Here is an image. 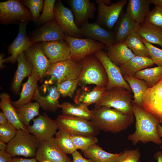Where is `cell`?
<instances>
[{"label": "cell", "mask_w": 162, "mask_h": 162, "mask_svg": "<svg viewBox=\"0 0 162 162\" xmlns=\"http://www.w3.org/2000/svg\"><path fill=\"white\" fill-rule=\"evenodd\" d=\"M134 115L135 120V131L129 135L128 139L134 145L140 142L143 143L152 142L160 145L162 141L158 132V119L142 107L133 102Z\"/></svg>", "instance_id": "6da1fadb"}, {"label": "cell", "mask_w": 162, "mask_h": 162, "mask_svg": "<svg viewBox=\"0 0 162 162\" xmlns=\"http://www.w3.org/2000/svg\"><path fill=\"white\" fill-rule=\"evenodd\" d=\"M91 120L99 130L113 133L126 129L134 122V115H128L105 106L95 107Z\"/></svg>", "instance_id": "7a4b0ae2"}, {"label": "cell", "mask_w": 162, "mask_h": 162, "mask_svg": "<svg viewBox=\"0 0 162 162\" xmlns=\"http://www.w3.org/2000/svg\"><path fill=\"white\" fill-rule=\"evenodd\" d=\"M83 67L82 61L71 59L51 63L46 71L45 76L49 79L45 81L44 85H56L64 81L77 79Z\"/></svg>", "instance_id": "3957f363"}, {"label": "cell", "mask_w": 162, "mask_h": 162, "mask_svg": "<svg viewBox=\"0 0 162 162\" xmlns=\"http://www.w3.org/2000/svg\"><path fill=\"white\" fill-rule=\"evenodd\" d=\"M131 93L126 88L116 87L106 89L95 107L105 106L128 115H134Z\"/></svg>", "instance_id": "277c9868"}, {"label": "cell", "mask_w": 162, "mask_h": 162, "mask_svg": "<svg viewBox=\"0 0 162 162\" xmlns=\"http://www.w3.org/2000/svg\"><path fill=\"white\" fill-rule=\"evenodd\" d=\"M82 62L83 67L77 79L78 83L106 87L108 79L105 70L101 62L94 55L86 56Z\"/></svg>", "instance_id": "5b68a950"}, {"label": "cell", "mask_w": 162, "mask_h": 162, "mask_svg": "<svg viewBox=\"0 0 162 162\" xmlns=\"http://www.w3.org/2000/svg\"><path fill=\"white\" fill-rule=\"evenodd\" d=\"M40 143L32 134L19 129L14 137L7 144L6 151L13 157L21 156L34 158Z\"/></svg>", "instance_id": "8992f818"}, {"label": "cell", "mask_w": 162, "mask_h": 162, "mask_svg": "<svg viewBox=\"0 0 162 162\" xmlns=\"http://www.w3.org/2000/svg\"><path fill=\"white\" fill-rule=\"evenodd\" d=\"M56 120L58 129L70 135L95 136L99 133V129L91 121L86 119L62 114Z\"/></svg>", "instance_id": "52a82bcc"}, {"label": "cell", "mask_w": 162, "mask_h": 162, "mask_svg": "<svg viewBox=\"0 0 162 162\" xmlns=\"http://www.w3.org/2000/svg\"><path fill=\"white\" fill-rule=\"evenodd\" d=\"M32 20L29 9L18 0L0 2V23L1 24H16Z\"/></svg>", "instance_id": "ba28073f"}, {"label": "cell", "mask_w": 162, "mask_h": 162, "mask_svg": "<svg viewBox=\"0 0 162 162\" xmlns=\"http://www.w3.org/2000/svg\"><path fill=\"white\" fill-rule=\"evenodd\" d=\"M65 40L69 44L71 60L80 62L86 56L102 50L105 45L93 39L75 38L65 34Z\"/></svg>", "instance_id": "9c48e42d"}, {"label": "cell", "mask_w": 162, "mask_h": 162, "mask_svg": "<svg viewBox=\"0 0 162 162\" xmlns=\"http://www.w3.org/2000/svg\"><path fill=\"white\" fill-rule=\"evenodd\" d=\"M95 1L97 4L96 22L104 28L112 31L128 1L119 0L109 5L103 3L101 0Z\"/></svg>", "instance_id": "30bf717a"}, {"label": "cell", "mask_w": 162, "mask_h": 162, "mask_svg": "<svg viewBox=\"0 0 162 162\" xmlns=\"http://www.w3.org/2000/svg\"><path fill=\"white\" fill-rule=\"evenodd\" d=\"M94 54L101 62L105 70L108 79L106 89L120 87L126 88L131 93L132 92L130 87L123 78L120 67L112 62L106 52L102 50Z\"/></svg>", "instance_id": "8fae6325"}, {"label": "cell", "mask_w": 162, "mask_h": 162, "mask_svg": "<svg viewBox=\"0 0 162 162\" xmlns=\"http://www.w3.org/2000/svg\"><path fill=\"white\" fill-rule=\"evenodd\" d=\"M54 16L55 19L65 34L74 38H82L80 30L75 23L72 11L64 6L61 0L56 2Z\"/></svg>", "instance_id": "7c38bea8"}, {"label": "cell", "mask_w": 162, "mask_h": 162, "mask_svg": "<svg viewBox=\"0 0 162 162\" xmlns=\"http://www.w3.org/2000/svg\"><path fill=\"white\" fill-rule=\"evenodd\" d=\"M33 124L27 128L40 142L52 137L58 129L56 120L51 118L46 113L40 115L32 120Z\"/></svg>", "instance_id": "4fadbf2b"}, {"label": "cell", "mask_w": 162, "mask_h": 162, "mask_svg": "<svg viewBox=\"0 0 162 162\" xmlns=\"http://www.w3.org/2000/svg\"><path fill=\"white\" fill-rule=\"evenodd\" d=\"M35 158L38 161L47 160L51 162H72L59 147L55 138L40 142Z\"/></svg>", "instance_id": "5bb4252c"}, {"label": "cell", "mask_w": 162, "mask_h": 162, "mask_svg": "<svg viewBox=\"0 0 162 162\" xmlns=\"http://www.w3.org/2000/svg\"><path fill=\"white\" fill-rule=\"evenodd\" d=\"M142 107L162 123V79L146 89L143 95Z\"/></svg>", "instance_id": "9a60e30c"}, {"label": "cell", "mask_w": 162, "mask_h": 162, "mask_svg": "<svg viewBox=\"0 0 162 162\" xmlns=\"http://www.w3.org/2000/svg\"><path fill=\"white\" fill-rule=\"evenodd\" d=\"M40 44L51 63L71 59L70 46L65 40L42 42Z\"/></svg>", "instance_id": "2e32d148"}, {"label": "cell", "mask_w": 162, "mask_h": 162, "mask_svg": "<svg viewBox=\"0 0 162 162\" xmlns=\"http://www.w3.org/2000/svg\"><path fill=\"white\" fill-rule=\"evenodd\" d=\"M24 52L32 64V71L35 73L39 80H42L51 63L43 52L40 44L35 43Z\"/></svg>", "instance_id": "e0dca14e"}, {"label": "cell", "mask_w": 162, "mask_h": 162, "mask_svg": "<svg viewBox=\"0 0 162 162\" xmlns=\"http://www.w3.org/2000/svg\"><path fill=\"white\" fill-rule=\"evenodd\" d=\"M29 38L31 42L34 43L39 42L65 40V34L55 19L44 23Z\"/></svg>", "instance_id": "ac0fdd59"}, {"label": "cell", "mask_w": 162, "mask_h": 162, "mask_svg": "<svg viewBox=\"0 0 162 162\" xmlns=\"http://www.w3.org/2000/svg\"><path fill=\"white\" fill-rule=\"evenodd\" d=\"M27 22H22L20 23L18 35L8 47V52L11 55L4 58V63H15L20 53L27 50L35 44L31 42L27 36L26 26Z\"/></svg>", "instance_id": "d6986e66"}, {"label": "cell", "mask_w": 162, "mask_h": 162, "mask_svg": "<svg viewBox=\"0 0 162 162\" xmlns=\"http://www.w3.org/2000/svg\"><path fill=\"white\" fill-rule=\"evenodd\" d=\"M80 28L82 37L93 39L106 46L115 43L113 31L104 28L96 22L90 23L86 21Z\"/></svg>", "instance_id": "ffe728a7"}, {"label": "cell", "mask_w": 162, "mask_h": 162, "mask_svg": "<svg viewBox=\"0 0 162 162\" xmlns=\"http://www.w3.org/2000/svg\"><path fill=\"white\" fill-rule=\"evenodd\" d=\"M76 26L80 28L89 19L94 18V13L97 9L94 3L89 0H68Z\"/></svg>", "instance_id": "44dd1931"}, {"label": "cell", "mask_w": 162, "mask_h": 162, "mask_svg": "<svg viewBox=\"0 0 162 162\" xmlns=\"http://www.w3.org/2000/svg\"><path fill=\"white\" fill-rule=\"evenodd\" d=\"M139 25L123 10L112 30L115 43L123 42L130 35L136 32Z\"/></svg>", "instance_id": "7402d4cb"}, {"label": "cell", "mask_w": 162, "mask_h": 162, "mask_svg": "<svg viewBox=\"0 0 162 162\" xmlns=\"http://www.w3.org/2000/svg\"><path fill=\"white\" fill-rule=\"evenodd\" d=\"M16 61L17 67L10 86V91L16 95L20 94L23 80L31 74L32 65L28 60L24 52L18 56Z\"/></svg>", "instance_id": "603a6c76"}, {"label": "cell", "mask_w": 162, "mask_h": 162, "mask_svg": "<svg viewBox=\"0 0 162 162\" xmlns=\"http://www.w3.org/2000/svg\"><path fill=\"white\" fill-rule=\"evenodd\" d=\"M47 91L46 95L41 94L37 87L35 90L33 99L38 102L40 107L44 111L55 112L59 108V99L61 95L58 92L56 86H44Z\"/></svg>", "instance_id": "cb8c5ba5"}, {"label": "cell", "mask_w": 162, "mask_h": 162, "mask_svg": "<svg viewBox=\"0 0 162 162\" xmlns=\"http://www.w3.org/2000/svg\"><path fill=\"white\" fill-rule=\"evenodd\" d=\"M104 48L109 59L119 67L135 56L124 42L105 45Z\"/></svg>", "instance_id": "d4e9b609"}, {"label": "cell", "mask_w": 162, "mask_h": 162, "mask_svg": "<svg viewBox=\"0 0 162 162\" xmlns=\"http://www.w3.org/2000/svg\"><path fill=\"white\" fill-rule=\"evenodd\" d=\"M38 80L35 73L32 71L26 82L22 84L19 98L16 101H12V104L15 109L18 108L31 102L33 99L35 90L38 87Z\"/></svg>", "instance_id": "484cf974"}, {"label": "cell", "mask_w": 162, "mask_h": 162, "mask_svg": "<svg viewBox=\"0 0 162 162\" xmlns=\"http://www.w3.org/2000/svg\"><path fill=\"white\" fill-rule=\"evenodd\" d=\"M149 0H129L126 13L135 21L139 24L143 23L149 13Z\"/></svg>", "instance_id": "4316f807"}, {"label": "cell", "mask_w": 162, "mask_h": 162, "mask_svg": "<svg viewBox=\"0 0 162 162\" xmlns=\"http://www.w3.org/2000/svg\"><path fill=\"white\" fill-rule=\"evenodd\" d=\"M154 64L151 58L135 56L120 67L123 76H134L138 72L153 66Z\"/></svg>", "instance_id": "83f0119b"}, {"label": "cell", "mask_w": 162, "mask_h": 162, "mask_svg": "<svg viewBox=\"0 0 162 162\" xmlns=\"http://www.w3.org/2000/svg\"><path fill=\"white\" fill-rule=\"evenodd\" d=\"M0 108L8 121L13 124L18 130L22 129L27 131L26 128L20 121L16 109L12 104L9 94L6 92L2 93L0 95Z\"/></svg>", "instance_id": "f1b7e54d"}, {"label": "cell", "mask_w": 162, "mask_h": 162, "mask_svg": "<svg viewBox=\"0 0 162 162\" xmlns=\"http://www.w3.org/2000/svg\"><path fill=\"white\" fill-rule=\"evenodd\" d=\"M136 32L149 43L162 47V28L145 21L140 24Z\"/></svg>", "instance_id": "f546056e"}, {"label": "cell", "mask_w": 162, "mask_h": 162, "mask_svg": "<svg viewBox=\"0 0 162 162\" xmlns=\"http://www.w3.org/2000/svg\"><path fill=\"white\" fill-rule=\"evenodd\" d=\"M82 152L85 157L94 162H116L122 153L113 154L106 152L96 144Z\"/></svg>", "instance_id": "4dcf8cb0"}, {"label": "cell", "mask_w": 162, "mask_h": 162, "mask_svg": "<svg viewBox=\"0 0 162 162\" xmlns=\"http://www.w3.org/2000/svg\"><path fill=\"white\" fill-rule=\"evenodd\" d=\"M105 90V87L96 86L92 90H78L74 98L77 104H83L88 106L95 104Z\"/></svg>", "instance_id": "1f68e13d"}, {"label": "cell", "mask_w": 162, "mask_h": 162, "mask_svg": "<svg viewBox=\"0 0 162 162\" xmlns=\"http://www.w3.org/2000/svg\"><path fill=\"white\" fill-rule=\"evenodd\" d=\"M40 105L37 102H31L18 108L16 109L20 121L26 129L30 125L31 121L35 116L40 115Z\"/></svg>", "instance_id": "d6a6232c"}, {"label": "cell", "mask_w": 162, "mask_h": 162, "mask_svg": "<svg viewBox=\"0 0 162 162\" xmlns=\"http://www.w3.org/2000/svg\"><path fill=\"white\" fill-rule=\"evenodd\" d=\"M88 106L80 104L76 106L68 102H63L60 104L59 108L62 109V114L78 117L89 120L93 116L92 110H90Z\"/></svg>", "instance_id": "836d02e7"}, {"label": "cell", "mask_w": 162, "mask_h": 162, "mask_svg": "<svg viewBox=\"0 0 162 162\" xmlns=\"http://www.w3.org/2000/svg\"><path fill=\"white\" fill-rule=\"evenodd\" d=\"M123 76L130 87L134 94V100L132 102L142 107L143 95L148 88L147 83L144 80L137 78L134 76L127 75Z\"/></svg>", "instance_id": "e575fe53"}, {"label": "cell", "mask_w": 162, "mask_h": 162, "mask_svg": "<svg viewBox=\"0 0 162 162\" xmlns=\"http://www.w3.org/2000/svg\"><path fill=\"white\" fill-rule=\"evenodd\" d=\"M123 42L135 56L150 58L142 38L136 32L130 35Z\"/></svg>", "instance_id": "d590c367"}, {"label": "cell", "mask_w": 162, "mask_h": 162, "mask_svg": "<svg viewBox=\"0 0 162 162\" xmlns=\"http://www.w3.org/2000/svg\"><path fill=\"white\" fill-rule=\"evenodd\" d=\"M134 76L145 81L148 88L152 87L162 79V67L146 68L137 72Z\"/></svg>", "instance_id": "8d00e7d4"}, {"label": "cell", "mask_w": 162, "mask_h": 162, "mask_svg": "<svg viewBox=\"0 0 162 162\" xmlns=\"http://www.w3.org/2000/svg\"><path fill=\"white\" fill-rule=\"evenodd\" d=\"M55 138L58 146L66 154H71L77 150L69 134L59 130L55 134Z\"/></svg>", "instance_id": "74e56055"}, {"label": "cell", "mask_w": 162, "mask_h": 162, "mask_svg": "<svg viewBox=\"0 0 162 162\" xmlns=\"http://www.w3.org/2000/svg\"><path fill=\"white\" fill-rule=\"evenodd\" d=\"M76 149L85 150L91 146L97 144L98 140L95 136L71 135Z\"/></svg>", "instance_id": "f35d334b"}, {"label": "cell", "mask_w": 162, "mask_h": 162, "mask_svg": "<svg viewBox=\"0 0 162 162\" xmlns=\"http://www.w3.org/2000/svg\"><path fill=\"white\" fill-rule=\"evenodd\" d=\"M78 84V80L76 79L67 80L56 86L58 92L63 97L72 98Z\"/></svg>", "instance_id": "ab89813d"}, {"label": "cell", "mask_w": 162, "mask_h": 162, "mask_svg": "<svg viewBox=\"0 0 162 162\" xmlns=\"http://www.w3.org/2000/svg\"><path fill=\"white\" fill-rule=\"evenodd\" d=\"M56 1L45 0L42 14L39 16L38 22L40 23H44L55 19L54 8Z\"/></svg>", "instance_id": "60d3db41"}, {"label": "cell", "mask_w": 162, "mask_h": 162, "mask_svg": "<svg viewBox=\"0 0 162 162\" xmlns=\"http://www.w3.org/2000/svg\"><path fill=\"white\" fill-rule=\"evenodd\" d=\"M18 129L9 122L0 124V140L9 142L15 135Z\"/></svg>", "instance_id": "b9f144b4"}, {"label": "cell", "mask_w": 162, "mask_h": 162, "mask_svg": "<svg viewBox=\"0 0 162 162\" xmlns=\"http://www.w3.org/2000/svg\"><path fill=\"white\" fill-rule=\"evenodd\" d=\"M142 41L147 47L150 57L154 64L162 67V50L158 48L142 38Z\"/></svg>", "instance_id": "7bdbcfd3"}, {"label": "cell", "mask_w": 162, "mask_h": 162, "mask_svg": "<svg viewBox=\"0 0 162 162\" xmlns=\"http://www.w3.org/2000/svg\"><path fill=\"white\" fill-rule=\"evenodd\" d=\"M145 21L162 28V7H155L150 11Z\"/></svg>", "instance_id": "ee69618b"}, {"label": "cell", "mask_w": 162, "mask_h": 162, "mask_svg": "<svg viewBox=\"0 0 162 162\" xmlns=\"http://www.w3.org/2000/svg\"><path fill=\"white\" fill-rule=\"evenodd\" d=\"M140 154L139 148L133 150L126 149L122 152L116 162H139Z\"/></svg>", "instance_id": "f6af8a7d"}, {"label": "cell", "mask_w": 162, "mask_h": 162, "mask_svg": "<svg viewBox=\"0 0 162 162\" xmlns=\"http://www.w3.org/2000/svg\"><path fill=\"white\" fill-rule=\"evenodd\" d=\"M22 3L26 6L29 8L31 14L32 20L37 21L39 17V14L41 10L35 4L31 2L29 0H22Z\"/></svg>", "instance_id": "bcb514c9"}, {"label": "cell", "mask_w": 162, "mask_h": 162, "mask_svg": "<svg viewBox=\"0 0 162 162\" xmlns=\"http://www.w3.org/2000/svg\"><path fill=\"white\" fill-rule=\"evenodd\" d=\"M73 158L72 162H94L91 160L83 158L79 152L76 150L71 154Z\"/></svg>", "instance_id": "7dc6e473"}, {"label": "cell", "mask_w": 162, "mask_h": 162, "mask_svg": "<svg viewBox=\"0 0 162 162\" xmlns=\"http://www.w3.org/2000/svg\"><path fill=\"white\" fill-rule=\"evenodd\" d=\"M13 157L6 150L0 151V162H12Z\"/></svg>", "instance_id": "c3c4849f"}, {"label": "cell", "mask_w": 162, "mask_h": 162, "mask_svg": "<svg viewBox=\"0 0 162 162\" xmlns=\"http://www.w3.org/2000/svg\"><path fill=\"white\" fill-rule=\"evenodd\" d=\"M34 158H25L20 157L13 158L12 162H37Z\"/></svg>", "instance_id": "681fc988"}, {"label": "cell", "mask_w": 162, "mask_h": 162, "mask_svg": "<svg viewBox=\"0 0 162 162\" xmlns=\"http://www.w3.org/2000/svg\"><path fill=\"white\" fill-rule=\"evenodd\" d=\"M31 2L35 4L42 10L43 9L44 1L43 0H29Z\"/></svg>", "instance_id": "f907efd6"}, {"label": "cell", "mask_w": 162, "mask_h": 162, "mask_svg": "<svg viewBox=\"0 0 162 162\" xmlns=\"http://www.w3.org/2000/svg\"><path fill=\"white\" fill-rule=\"evenodd\" d=\"M8 122L6 116L2 111L0 112V124H4Z\"/></svg>", "instance_id": "816d5d0a"}, {"label": "cell", "mask_w": 162, "mask_h": 162, "mask_svg": "<svg viewBox=\"0 0 162 162\" xmlns=\"http://www.w3.org/2000/svg\"><path fill=\"white\" fill-rule=\"evenodd\" d=\"M154 157L157 162H162V151H159L155 153Z\"/></svg>", "instance_id": "f5cc1de1"}, {"label": "cell", "mask_w": 162, "mask_h": 162, "mask_svg": "<svg viewBox=\"0 0 162 162\" xmlns=\"http://www.w3.org/2000/svg\"><path fill=\"white\" fill-rule=\"evenodd\" d=\"M151 3L154 5L155 7H162V0H149Z\"/></svg>", "instance_id": "db71d44e"}, {"label": "cell", "mask_w": 162, "mask_h": 162, "mask_svg": "<svg viewBox=\"0 0 162 162\" xmlns=\"http://www.w3.org/2000/svg\"><path fill=\"white\" fill-rule=\"evenodd\" d=\"M4 54L2 53L0 54V68L1 69H2L4 68L6 66L3 64V63H4Z\"/></svg>", "instance_id": "11a10c76"}, {"label": "cell", "mask_w": 162, "mask_h": 162, "mask_svg": "<svg viewBox=\"0 0 162 162\" xmlns=\"http://www.w3.org/2000/svg\"><path fill=\"white\" fill-rule=\"evenodd\" d=\"M4 142L0 140V151L6 150L7 144Z\"/></svg>", "instance_id": "9f6ffc18"}, {"label": "cell", "mask_w": 162, "mask_h": 162, "mask_svg": "<svg viewBox=\"0 0 162 162\" xmlns=\"http://www.w3.org/2000/svg\"><path fill=\"white\" fill-rule=\"evenodd\" d=\"M158 132L160 138H162V126L159 124L158 126Z\"/></svg>", "instance_id": "6f0895ef"}, {"label": "cell", "mask_w": 162, "mask_h": 162, "mask_svg": "<svg viewBox=\"0 0 162 162\" xmlns=\"http://www.w3.org/2000/svg\"><path fill=\"white\" fill-rule=\"evenodd\" d=\"M101 1L103 3L108 5H111L112 4L110 0H101Z\"/></svg>", "instance_id": "680465c9"}, {"label": "cell", "mask_w": 162, "mask_h": 162, "mask_svg": "<svg viewBox=\"0 0 162 162\" xmlns=\"http://www.w3.org/2000/svg\"><path fill=\"white\" fill-rule=\"evenodd\" d=\"M160 148H162V145L160 147Z\"/></svg>", "instance_id": "91938a15"}]
</instances>
